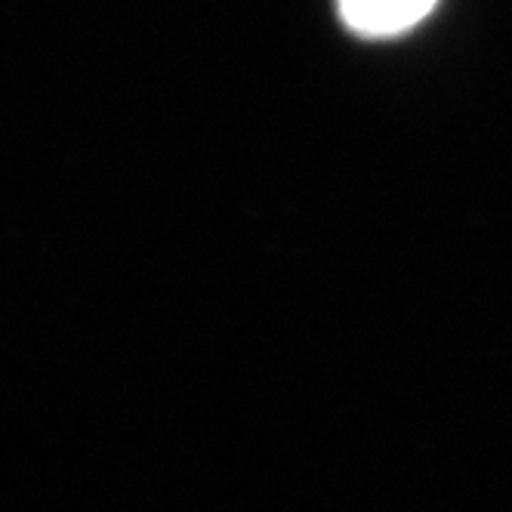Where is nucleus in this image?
Returning <instances> with one entry per match:
<instances>
[{
    "instance_id": "obj_1",
    "label": "nucleus",
    "mask_w": 512,
    "mask_h": 512,
    "mask_svg": "<svg viewBox=\"0 0 512 512\" xmlns=\"http://www.w3.org/2000/svg\"><path fill=\"white\" fill-rule=\"evenodd\" d=\"M343 22L368 38H392L423 22L435 0H337Z\"/></svg>"
}]
</instances>
